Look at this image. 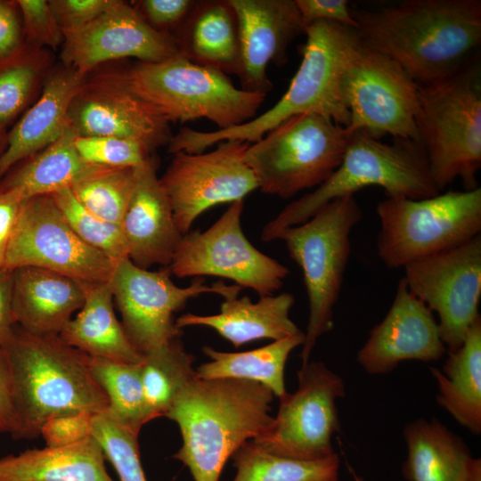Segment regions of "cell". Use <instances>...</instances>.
<instances>
[{"mask_svg":"<svg viewBox=\"0 0 481 481\" xmlns=\"http://www.w3.org/2000/svg\"><path fill=\"white\" fill-rule=\"evenodd\" d=\"M351 12L362 43L394 60L418 85L444 80L477 58L480 0H406Z\"/></svg>","mask_w":481,"mask_h":481,"instance_id":"1","label":"cell"},{"mask_svg":"<svg viewBox=\"0 0 481 481\" xmlns=\"http://www.w3.org/2000/svg\"><path fill=\"white\" fill-rule=\"evenodd\" d=\"M302 61L281 98L263 114L241 125L203 132L183 126L167 151L200 153L226 140L253 143L286 119L315 113L347 126L350 114L344 94V77L362 41L356 29L329 20H316L305 30Z\"/></svg>","mask_w":481,"mask_h":481,"instance_id":"2","label":"cell"},{"mask_svg":"<svg viewBox=\"0 0 481 481\" xmlns=\"http://www.w3.org/2000/svg\"><path fill=\"white\" fill-rule=\"evenodd\" d=\"M273 396L257 382L196 376L165 414L182 436L173 457L189 469L194 481H219L233 453L271 425Z\"/></svg>","mask_w":481,"mask_h":481,"instance_id":"3","label":"cell"},{"mask_svg":"<svg viewBox=\"0 0 481 481\" xmlns=\"http://www.w3.org/2000/svg\"><path fill=\"white\" fill-rule=\"evenodd\" d=\"M2 346L13 382L15 439L38 436L43 425L57 415L107 411L108 399L92 376L89 355L60 335H36L15 325Z\"/></svg>","mask_w":481,"mask_h":481,"instance_id":"4","label":"cell"},{"mask_svg":"<svg viewBox=\"0 0 481 481\" xmlns=\"http://www.w3.org/2000/svg\"><path fill=\"white\" fill-rule=\"evenodd\" d=\"M368 186L381 187L387 197L421 200L437 195L421 143L394 139L383 143L364 131H355L340 165L314 191L288 204L262 229L264 241L276 240L285 228L310 219L334 199Z\"/></svg>","mask_w":481,"mask_h":481,"instance_id":"5","label":"cell"},{"mask_svg":"<svg viewBox=\"0 0 481 481\" xmlns=\"http://www.w3.org/2000/svg\"><path fill=\"white\" fill-rule=\"evenodd\" d=\"M127 87L169 123L200 118L227 129L257 117L266 95L236 87L225 73L180 54L119 70Z\"/></svg>","mask_w":481,"mask_h":481,"instance_id":"6","label":"cell"},{"mask_svg":"<svg viewBox=\"0 0 481 481\" xmlns=\"http://www.w3.org/2000/svg\"><path fill=\"white\" fill-rule=\"evenodd\" d=\"M418 127L432 179L441 192L460 178L477 188L481 167V69L474 59L452 76L419 85Z\"/></svg>","mask_w":481,"mask_h":481,"instance_id":"7","label":"cell"},{"mask_svg":"<svg viewBox=\"0 0 481 481\" xmlns=\"http://www.w3.org/2000/svg\"><path fill=\"white\" fill-rule=\"evenodd\" d=\"M363 216L355 195H346L325 204L305 223L285 228L276 238L284 240L289 257L301 268L308 297L302 363L309 361L317 340L333 327V310L351 255L350 235Z\"/></svg>","mask_w":481,"mask_h":481,"instance_id":"8","label":"cell"},{"mask_svg":"<svg viewBox=\"0 0 481 481\" xmlns=\"http://www.w3.org/2000/svg\"><path fill=\"white\" fill-rule=\"evenodd\" d=\"M377 253L388 268L458 247L481 232V189L448 191L412 200L387 197L378 203Z\"/></svg>","mask_w":481,"mask_h":481,"instance_id":"9","label":"cell"},{"mask_svg":"<svg viewBox=\"0 0 481 481\" xmlns=\"http://www.w3.org/2000/svg\"><path fill=\"white\" fill-rule=\"evenodd\" d=\"M353 134L330 118L304 113L250 143L244 159L263 193L289 199L318 187L333 174Z\"/></svg>","mask_w":481,"mask_h":481,"instance_id":"10","label":"cell"},{"mask_svg":"<svg viewBox=\"0 0 481 481\" xmlns=\"http://www.w3.org/2000/svg\"><path fill=\"white\" fill-rule=\"evenodd\" d=\"M298 388L280 399L269 428L251 440L269 453L315 461L335 453L332 436L340 428L337 401L346 395L343 379L322 362L302 363Z\"/></svg>","mask_w":481,"mask_h":481,"instance_id":"11","label":"cell"},{"mask_svg":"<svg viewBox=\"0 0 481 481\" xmlns=\"http://www.w3.org/2000/svg\"><path fill=\"white\" fill-rule=\"evenodd\" d=\"M171 274L168 266L150 271L125 258L117 262L109 281L124 330L142 355L181 335L174 314L191 298L204 293H216L226 298L238 296L242 289L223 281L207 285L200 277L187 287H178Z\"/></svg>","mask_w":481,"mask_h":481,"instance_id":"12","label":"cell"},{"mask_svg":"<svg viewBox=\"0 0 481 481\" xmlns=\"http://www.w3.org/2000/svg\"><path fill=\"white\" fill-rule=\"evenodd\" d=\"M344 94L350 114L346 127L352 132L421 143L419 85L388 56L361 43L345 73Z\"/></svg>","mask_w":481,"mask_h":481,"instance_id":"13","label":"cell"},{"mask_svg":"<svg viewBox=\"0 0 481 481\" xmlns=\"http://www.w3.org/2000/svg\"><path fill=\"white\" fill-rule=\"evenodd\" d=\"M243 200H236L206 231L183 235L169 269L178 278L216 276L273 295L289 274L287 266L259 251L241 227Z\"/></svg>","mask_w":481,"mask_h":481,"instance_id":"14","label":"cell"},{"mask_svg":"<svg viewBox=\"0 0 481 481\" xmlns=\"http://www.w3.org/2000/svg\"><path fill=\"white\" fill-rule=\"evenodd\" d=\"M116 264L77 236L51 195L21 202L4 267L35 266L100 283L109 282Z\"/></svg>","mask_w":481,"mask_h":481,"instance_id":"15","label":"cell"},{"mask_svg":"<svg viewBox=\"0 0 481 481\" xmlns=\"http://www.w3.org/2000/svg\"><path fill=\"white\" fill-rule=\"evenodd\" d=\"M404 268L409 290L437 314L439 334L447 351L457 350L480 317V234Z\"/></svg>","mask_w":481,"mask_h":481,"instance_id":"16","label":"cell"},{"mask_svg":"<svg viewBox=\"0 0 481 481\" xmlns=\"http://www.w3.org/2000/svg\"><path fill=\"white\" fill-rule=\"evenodd\" d=\"M249 144L226 140L208 152L174 154L159 182L183 235L208 208L243 200L258 189L257 178L244 159Z\"/></svg>","mask_w":481,"mask_h":481,"instance_id":"17","label":"cell"},{"mask_svg":"<svg viewBox=\"0 0 481 481\" xmlns=\"http://www.w3.org/2000/svg\"><path fill=\"white\" fill-rule=\"evenodd\" d=\"M176 54L171 36L151 28L132 4L113 0L93 21L64 35L61 58L63 65L88 76L110 61L134 58L158 62Z\"/></svg>","mask_w":481,"mask_h":481,"instance_id":"18","label":"cell"},{"mask_svg":"<svg viewBox=\"0 0 481 481\" xmlns=\"http://www.w3.org/2000/svg\"><path fill=\"white\" fill-rule=\"evenodd\" d=\"M68 122L81 136H115L155 150L173 137L170 123L135 94L119 71L87 77L74 97Z\"/></svg>","mask_w":481,"mask_h":481,"instance_id":"19","label":"cell"},{"mask_svg":"<svg viewBox=\"0 0 481 481\" xmlns=\"http://www.w3.org/2000/svg\"><path fill=\"white\" fill-rule=\"evenodd\" d=\"M446 351L432 311L402 278L387 315L370 331L356 360L366 372L377 375L388 373L407 360L437 361Z\"/></svg>","mask_w":481,"mask_h":481,"instance_id":"20","label":"cell"},{"mask_svg":"<svg viewBox=\"0 0 481 481\" xmlns=\"http://www.w3.org/2000/svg\"><path fill=\"white\" fill-rule=\"evenodd\" d=\"M237 20L243 90L267 95L269 63L282 66L289 44L306 27L295 0H228Z\"/></svg>","mask_w":481,"mask_h":481,"instance_id":"21","label":"cell"},{"mask_svg":"<svg viewBox=\"0 0 481 481\" xmlns=\"http://www.w3.org/2000/svg\"><path fill=\"white\" fill-rule=\"evenodd\" d=\"M121 229L128 258L135 265L145 269L154 265L169 266L183 234L157 175L155 156L135 167L134 190Z\"/></svg>","mask_w":481,"mask_h":481,"instance_id":"22","label":"cell"},{"mask_svg":"<svg viewBox=\"0 0 481 481\" xmlns=\"http://www.w3.org/2000/svg\"><path fill=\"white\" fill-rule=\"evenodd\" d=\"M86 77L62 63L48 72L38 100L8 132L7 145L0 157V180L16 164L62 134L70 104Z\"/></svg>","mask_w":481,"mask_h":481,"instance_id":"23","label":"cell"},{"mask_svg":"<svg viewBox=\"0 0 481 481\" xmlns=\"http://www.w3.org/2000/svg\"><path fill=\"white\" fill-rule=\"evenodd\" d=\"M84 301L85 285L77 280L35 266L13 270V320L29 333L60 335Z\"/></svg>","mask_w":481,"mask_h":481,"instance_id":"24","label":"cell"},{"mask_svg":"<svg viewBox=\"0 0 481 481\" xmlns=\"http://www.w3.org/2000/svg\"><path fill=\"white\" fill-rule=\"evenodd\" d=\"M293 304V295L287 292L260 297L255 303L247 296H234L224 298L218 314H184L175 320V326L181 330L188 326L209 327L235 347L261 338L274 341L302 332L289 317Z\"/></svg>","mask_w":481,"mask_h":481,"instance_id":"25","label":"cell"},{"mask_svg":"<svg viewBox=\"0 0 481 481\" xmlns=\"http://www.w3.org/2000/svg\"><path fill=\"white\" fill-rule=\"evenodd\" d=\"M172 37L179 54L192 62L238 77V25L228 0L198 1Z\"/></svg>","mask_w":481,"mask_h":481,"instance_id":"26","label":"cell"},{"mask_svg":"<svg viewBox=\"0 0 481 481\" xmlns=\"http://www.w3.org/2000/svg\"><path fill=\"white\" fill-rule=\"evenodd\" d=\"M105 460L93 436L69 445H45L1 457L0 481H114Z\"/></svg>","mask_w":481,"mask_h":481,"instance_id":"27","label":"cell"},{"mask_svg":"<svg viewBox=\"0 0 481 481\" xmlns=\"http://www.w3.org/2000/svg\"><path fill=\"white\" fill-rule=\"evenodd\" d=\"M84 285V304L63 328L61 338L91 357L141 363L143 355L132 345L115 314L109 282Z\"/></svg>","mask_w":481,"mask_h":481,"instance_id":"28","label":"cell"},{"mask_svg":"<svg viewBox=\"0 0 481 481\" xmlns=\"http://www.w3.org/2000/svg\"><path fill=\"white\" fill-rule=\"evenodd\" d=\"M407 481H467L473 457L464 441L436 419L420 418L404 428Z\"/></svg>","mask_w":481,"mask_h":481,"instance_id":"29","label":"cell"},{"mask_svg":"<svg viewBox=\"0 0 481 481\" xmlns=\"http://www.w3.org/2000/svg\"><path fill=\"white\" fill-rule=\"evenodd\" d=\"M442 370L430 367L437 384L436 401L463 428L481 434V318Z\"/></svg>","mask_w":481,"mask_h":481,"instance_id":"30","label":"cell"},{"mask_svg":"<svg viewBox=\"0 0 481 481\" xmlns=\"http://www.w3.org/2000/svg\"><path fill=\"white\" fill-rule=\"evenodd\" d=\"M77 135L68 122L53 143L19 162L4 175L0 192H12L26 200L70 187L88 165L76 148Z\"/></svg>","mask_w":481,"mask_h":481,"instance_id":"31","label":"cell"},{"mask_svg":"<svg viewBox=\"0 0 481 481\" xmlns=\"http://www.w3.org/2000/svg\"><path fill=\"white\" fill-rule=\"evenodd\" d=\"M305 333L274 340L265 346L245 352L229 353L205 346L203 353L210 359L196 370L199 378L235 379L260 383L274 396L281 398L287 391L284 371L289 354L302 346Z\"/></svg>","mask_w":481,"mask_h":481,"instance_id":"32","label":"cell"},{"mask_svg":"<svg viewBox=\"0 0 481 481\" xmlns=\"http://www.w3.org/2000/svg\"><path fill=\"white\" fill-rule=\"evenodd\" d=\"M141 378L151 419L165 416L175 397L196 374L194 357L180 336L143 355Z\"/></svg>","mask_w":481,"mask_h":481,"instance_id":"33","label":"cell"},{"mask_svg":"<svg viewBox=\"0 0 481 481\" xmlns=\"http://www.w3.org/2000/svg\"><path fill=\"white\" fill-rule=\"evenodd\" d=\"M94 379L108 399L105 412L136 435L151 420L141 378V363H124L89 356Z\"/></svg>","mask_w":481,"mask_h":481,"instance_id":"34","label":"cell"},{"mask_svg":"<svg viewBox=\"0 0 481 481\" xmlns=\"http://www.w3.org/2000/svg\"><path fill=\"white\" fill-rule=\"evenodd\" d=\"M232 481H338L339 458L335 452L315 461L296 460L265 452L251 440L232 456Z\"/></svg>","mask_w":481,"mask_h":481,"instance_id":"35","label":"cell"},{"mask_svg":"<svg viewBox=\"0 0 481 481\" xmlns=\"http://www.w3.org/2000/svg\"><path fill=\"white\" fill-rule=\"evenodd\" d=\"M135 179V167L88 164L69 189L87 210L121 226Z\"/></svg>","mask_w":481,"mask_h":481,"instance_id":"36","label":"cell"},{"mask_svg":"<svg viewBox=\"0 0 481 481\" xmlns=\"http://www.w3.org/2000/svg\"><path fill=\"white\" fill-rule=\"evenodd\" d=\"M44 48L26 41L12 55L0 60V126L7 127L28 106L39 82L51 70Z\"/></svg>","mask_w":481,"mask_h":481,"instance_id":"37","label":"cell"},{"mask_svg":"<svg viewBox=\"0 0 481 481\" xmlns=\"http://www.w3.org/2000/svg\"><path fill=\"white\" fill-rule=\"evenodd\" d=\"M51 196L70 227L84 242L116 263L128 258V248L121 226L87 210L75 198L69 187Z\"/></svg>","mask_w":481,"mask_h":481,"instance_id":"38","label":"cell"},{"mask_svg":"<svg viewBox=\"0 0 481 481\" xmlns=\"http://www.w3.org/2000/svg\"><path fill=\"white\" fill-rule=\"evenodd\" d=\"M91 436L101 445L119 481H147L140 459L138 435L104 412L93 415Z\"/></svg>","mask_w":481,"mask_h":481,"instance_id":"39","label":"cell"},{"mask_svg":"<svg viewBox=\"0 0 481 481\" xmlns=\"http://www.w3.org/2000/svg\"><path fill=\"white\" fill-rule=\"evenodd\" d=\"M76 148L85 162L109 167H138L155 156L142 143L115 136L77 135Z\"/></svg>","mask_w":481,"mask_h":481,"instance_id":"40","label":"cell"},{"mask_svg":"<svg viewBox=\"0 0 481 481\" xmlns=\"http://www.w3.org/2000/svg\"><path fill=\"white\" fill-rule=\"evenodd\" d=\"M20 12L24 38L39 48L61 47L64 34L57 22L48 1L16 0Z\"/></svg>","mask_w":481,"mask_h":481,"instance_id":"41","label":"cell"},{"mask_svg":"<svg viewBox=\"0 0 481 481\" xmlns=\"http://www.w3.org/2000/svg\"><path fill=\"white\" fill-rule=\"evenodd\" d=\"M197 3V0H142L132 4L151 28L172 37Z\"/></svg>","mask_w":481,"mask_h":481,"instance_id":"42","label":"cell"},{"mask_svg":"<svg viewBox=\"0 0 481 481\" xmlns=\"http://www.w3.org/2000/svg\"><path fill=\"white\" fill-rule=\"evenodd\" d=\"M93 414L86 412L66 413L49 419L42 427L40 435L47 446H62L83 441L91 436Z\"/></svg>","mask_w":481,"mask_h":481,"instance_id":"43","label":"cell"},{"mask_svg":"<svg viewBox=\"0 0 481 481\" xmlns=\"http://www.w3.org/2000/svg\"><path fill=\"white\" fill-rule=\"evenodd\" d=\"M113 0H49L63 34L78 29L104 12Z\"/></svg>","mask_w":481,"mask_h":481,"instance_id":"44","label":"cell"},{"mask_svg":"<svg viewBox=\"0 0 481 481\" xmlns=\"http://www.w3.org/2000/svg\"><path fill=\"white\" fill-rule=\"evenodd\" d=\"M306 28L316 20H329L357 29L346 0H295Z\"/></svg>","mask_w":481,"mask_h":481,"instance_id":"45","label":"cell"},{"mask_svg":"<svg viewBox=\"0 0 481 481\" xmlns=\"http://www.w3.org/2000/svg\"><path fill=\"white\" fill-rule=\"evenodd\" d=\"M22 21L16 1L0 0V60L24 44Z\"/></svg>","mask_w":481,"mask_h":481,"instance_id":"46","label":"cell"},{"mask_svg":"<svg viewBox=\"0 0 481 481\" xmlns=\"http://www.w3.org/2000/svg\"><path fill=\"white\" fill-rule=\"evenodd\" d=\"M16 428V407L12 372L4 349L0 346V432L12 435Z\"/></svg>","mask_w":481,"mask_h":481,"instance_id":"47","label":"cell"},{"mask_svg":"<svg viewBox=\"0 0 481 481\" xmlns=\"http://www.w3.org/2000/svg\"><path fill=\"white\" fill-rule=\"evenodd\" d=\"M13 270L0 268V346L4 345L13 333L12 314Z\"/></svg>","mask_w":481,"mask_h":481,"instance_id":"48","label":"cell"},{"mask_svg":"<svg viewBox=\"0 0 481 481\" xmlns=\"http://www.w3.org/2000/svg\"><path fill=\"white\" fill-rule=\"evenodd\" d=\"M22 201L12 192H0V268L4 267L7 246Z\"/></svg>","mask_w":481,"mask_h":481,"instance_id":"49","label":"cell"},{"mask_svg":"<svg viewBox=\"0 0 481 481\" xmlns=\"http://www.w3.org/2000/svg\"><path fill=\"white\" fill-rule=\"evenodd\" d=\"M467 481H481V460L474 458Z\"/></svg>","mask_w":481,"mask_h":481,"instance_id":"50","label":"cell"},{"mask_svg":"<svg viewBox=\"0 0 481 481\" xmlns=\"http://www.w3.org/2000/svg\"><path fill=\"white\" fill-rule=\"evenodd\" d=\"M7 127L0 126V157L4 153L7 145Z\"/></svg>","mask_w":481,"mask_h":481,"instance_id":"51","label":"cell"},{"mask_svg":"<svg viewBox=\"0 0 481 481\" xmlns=\"http://www.w3.org/2000/svg\"><path fill=\"white\" fill-rule=\"evenodd\" d=\"M353 476H354V481H365L360 477L356 476L354 472H353Z\"/></svg>","mask_w":481,"mask_h":481,"instance_id":"52","label":"cell"}]
</instances>
